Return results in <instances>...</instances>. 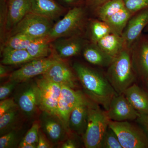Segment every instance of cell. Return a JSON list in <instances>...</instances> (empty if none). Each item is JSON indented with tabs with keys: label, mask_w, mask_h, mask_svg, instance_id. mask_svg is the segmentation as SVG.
<instances>
[{
	"label": "cell",
	"mask_w": 148,
	"mask_h": 148,
	"mask_svg": "<svg viewBox=\"0 0 148 148\" xmlns=\"http://www.w3.org/2000/svg\"><path fill=\"white\" fill-rule=\"evenodd\" d=\"M131 55L135 73L143 81L148 79V39L142 40L137 43Z\"/></svg>",
	"instance_id": "obj_14"
},
{
	"label": "cell",
	"mask_w": 148,
	"mask_h": 148,
	"mask_svg": "<svg viewBox=\"0 0 148 148\" xmlns=\"http://www.w3.org/2000/svg\"><path fill=\"white\" fill-rule=\"evenodd\" d=\"M51 147L50 144L48 143L45 137L39 132V134L38 141L37 144V148H49Z\"/></svg>",
	"instance_id": "obj_37"
},
{
	"label": "cell",
	"mask_w": 148,
	"mask_h": 148,
	"mask_svg": "<svg viewBox=\"0 0 148 148\" xmlns=\"http://www.w3.org/2000/svg\"><path fill=\"white\" fill-rule=\"evenodd\" d=\"M17 105L13 99L8 98L0 102V117L9 111L16 108Z\"/></svg>",
	"instance_id": "obj_34"
},
{
	"label": "cell",
	"mask_w": 148,
	"mask_h": 148,
	"mask_svg": "<svg viewBox=\"0 0 148 148\" xmlns=\"http://www.w3.org/2000/svg\"><path fill=\"white\" fill-rule=\"evenodd\" d=\"M110 121L106 110H102L100 105L93 101L88 102L87 126L83 135L86 148H101Z\"/></svg>",
	"instance_id": "obj_3"
},
{
	"label": "cell",
	"mask_w": 148,
	"mask_h": 148,
	"mask_svg": "<svg viewBox=\"0 0 148 148\" xmlns=\"http://www.w3.org/2000/svg\"><path fill=\"white\" fill-rule=\"evenodd\" d=\"M42 77L61 86H66L74 89L76 86L75 77L72 70L59 58L42 75Z\"/></svg>",
	"instance_id": "obj_12"
},
{
	"label": "cell",
	"mask_w": 148,
	"mask_h": 148,
	"mask_svg": "<svg viewBox=\"0 0 148 148\" xmlns=\"http://www.w3.org/2000/svg\"><path fill=\"white\" fill-rule=\"evenodd\" d=\"M63 148H75L77 147L76 144L71 140H68L63 143L62 147Z\"/></svg>",
	"instance_id": "obj_39"
},
{
	"label": "cell",
	"mask_w": 148,
	"mask_h": 148,
	"mask_svg": "<svg viewBox=\"0 0 148 148\" xmlns=\"http://www.w3.org/2000/svg\"><path fill=\"white\" fill-rule=\"evenodd\" d=\"M37 147L36 144H30L22 141L19 143L18 148H36Z\"/></svg>",
	"instance_id": "obj_40"
},
{
	"label": "cell",
	"mask_w": 148,
	"mask_h": 148,
	"mask_svg": "<svg viewBox=\"0 0 148 148\" xmlns=\"http://www.w3.org/2000/svg\"><path fill=\"white\" fill-rule=\"evenodd\" d=\"M16 82L9 81L8 82L1 86L0 87V100L1 101L6 99L15 87Z\"/></svg>",
	"instance_id": "obj_35"
},
{
	"label": "cell",
	"mask_w": 148,
	"mask_h": 148,
	"mask_svg": "<svg viewBox=\"0 0 148 148\" xmlns=\"http://www.w3.org/2000/svg\"><path fill=\"white\" fill-rule=\"evenodd\" d=\"M34 38L21 33H17L9 37L5 46L17 49H27Z\"/></svg>",
	"instance_id": "obj_27"
},
{
	"label": "cell",
	"mask_w": 148,
	"mask_h": 148,
	"mask_svg": "<svg viewBox=\"0 0 148 148\" xmlns=\"http://www.w3.org/2000/svg\"><path fill=\"white\" fill-rule=\"evenodd\" d=\"M137 120L144 127L148 134V115L140 114Z\"/></svg>",
	"instance_id": "obj_38"
},
{
	"label": "cell",
	"mask_w": 148,
	"mask_h": 148,
	"mask_svg": "<svg viewBox=\"0 0 148 148\" xmlns=\"http://www.w3.org/2000/svg\"><path fill=\"white\" fill-rule=\"evenodd\" d=\"M30 12L44 16L51 20L61 16L65 8L54 0H30Z\"/></svg>",
	"instance_id": "obj_15"
},
{
	"label": "cell",
	"mask_w": 148,
	"mask_h": 148,
	"mask_svg": "<svg viewBox=\"0 0 148 148\" xmlns=\"http://www.w3.org/2000/svg\"><path fill=\"white\" fill-rule=\"evenodd\" d=\"M8 72V69L6 67L5 65L1 64L0 65V77L2 78L6 76Z\"/></svg>",
	"instance_id": "obj_42"
},
{
	"label": "cell",
	"mask_w": 148,
	"mask_h": 148,
	"mask_svg": "<svg viewBox=\"0 0 148 148\" xmlns=\"http://www.w3.org/2000/svg\"><path fill=\"white\" fill-rule=\"evenodd\" d=\"M61 2L68 5H75L77 6L78 4L81 2L82 0H60Z\"/></svg>",
	"instance_id": "obj_41"
},
{
	"label": "cell",
	"mask_w": 148,
	"mask_h": 148,
	"mask_svg": "<svg viewBox=\"0 0 148 148\" xmlns=\"http://www.w3.org/2000/svg\"><path fill=\"white\" fill-rule=\"evenodd\" d=\"M109 119L114 121L137 120L140 116L124 94H117L112 99L108 110L106 111Z\"/></svg>",
	"instance_id": "obj_10"
},
{
	"label": "cell",
	"mask_w": 148,
	"mask_h": 148,
	"mask_svg": "<svg viewBox=\"0 0 148 148\" xmlns=\"http://www.w3.org/2000/svg\"><path fill=\"white\" fill-rule=\"evenodd\" d=\"M83 56L88 62L96 66L108 67L113 61L112 59L94 44L85 47Z\"/></svg>",
	"instance_id": "obj_22"
},
{
	"label": "cell",
	"mask_w": 148,
	"mask_h": 148,
	"mask_svg": "<svg viewBox=\"0 0 148 148\" xmlns=\"http://www.w3.org/2000/svg\"><path fill=\"white\" fill-rule=\"evenodd\" d=\"M5 28L11 31L27 13L30 12V0H7Z\"/></svg>",
	"instance_id": "obj_13"
},
{
	"label": "cell",
	"mask_w": 148,
	"mask_h": 148,
	"mask_svg": "<svg viewBox=\"0 0 148 148\" xmlns=\"http://www.w3.org/2000/svg\"><path fill=\"white\" fill-rule=\"evenodd\" d=\"M125 6L132 15L148 8V0H123Z\"/></svg>",
	"instance_id": "obj_31"
},
{
	"label": "cell",
	"mask_w": 148,
	"mask_h": 148,
	"mask_svg": "<svg viewBox=\"0 0 148 148\" xmlns=\"http://www.w3.org/2000/svg\"><path fill=\"white\" fill-rule=\"evenodd\" d=\"M101 148H123L116 134L109 126L102 140Z\"/></svg>",
	"instance_id": "obj_30"
},
{
	"label": "cell",
	"mask_w": 148,
	"mask_h": 148,
	"mask_svg": "<svg viewBox=\"0 0 148 148\" xmlns=\"http://www.w3.org/2000/svg\"><path fill=\"white\" fill-rule=\"evenodd\" d=\"M110 0H85L86 5L90 8L96 10Z\"/></svg>",
	"instance_id": "obj_36"
},
{
	"label": "cell",
	"mask_w": 148,
	"mask_h": 148,
	"mask_svg": "<svg viewBox=\"0 0 148 148\" xmlns=\"http://www.w3.org/2000/svg\"><path fill=\"white\" fill-rule=\"evenodd\" d=\"M84 10L81 6H75L68 11L62 19L53 24L48 37L51 41L60 38L78 36L84 24Z\"/></svg>",
	"instance_id": "obj_5"
},
{
	"label": "cell",
	"mask_w": 148,
	"mask_h": 148,
	"mask_svg": "<svg viewBox=\"0 0 148 148\" xmlns=\"http://www.w3.org/2000/svg\"><path fill=\"white\" fill-rule=\"evenodd\" d=\"M96 45L113 60L125 48L122 36L113 33L102 38Z\"/></svg>",
	"instance_id": "obj_19"
},
{
	"label": "cell",
	"mask_w": 148,
	"mask_h": 148,
	"mask_svg": "<svg viewBox=\"0 0 148 148\" xmlns=\"http://www.w3.org/2000/svg\"><path fill=\"white\" fill-rule=\"evenodd\" d=\"M148 24V8L138 12L130 18L122 35L125 48L130 49Z\"/></svg>",
	"instance_id": "obj_11"
},
{
	"label": "cell",
	"mask_w": 148,
	"mask_h": 148,
	"mask_svg": "<svg viewBox=\"0 0 148 148\" xmlns=\"http://www.w3.org/2000/svg\"><path fill=\"white\" fill-rule=\"evenodd\" d=\"M18 105L23 112L28 115L32 114L39 105V96L36 84H32L27 88L19 96Z\"/></svg>",
	"instance_id": "obj_20"
},
{
	"label": "cell",
	"mask_w": 148,
	"mask_h": 148,
	"mask_svg": "<svg viewBox=\"0 0 148 148\" xmlns=\"http://www.w3.org/2000/svg\"><path fill=\"white\" fill-rule=\"evenodd\" d=\"M145 29V31H146V32H148V24Z\"/></svg>",
	"instance_id": "obj_44"
},
{
	"label": "cell",
	"mask_w": 148,
	"mask_h": 148,
	"mask_svg": "<svg viewBox=\"0 0 148 148\" xmlns=\"http://www.w3.org/2000/svg\"><path fill=\"white\" fill-rule=\"evenodd\" d=\"M130 49L125 48L108 66L107 78L118 94H123L134 84L135 72Z\"/></svg>",
	"instance_id": "obj_2"
},
{
	"label": "cell",
	"mask_w": 148,
	"mask_h": 148,
	"mask_svg": "<svg viewBox=\"0 0 148 148\" xmlns=\"http://www.w3.org/2000/svg\"><path fill=\"white\" fill-rule=\"evenodd\" d=\"M125 8L123 0H110L98 8L96 10L100 19L105 21L112 15Z\"/></svg>",
	"instance_id": "obj_26"
},
{
	"label": "cell",
	"mask_w": 148,
	"mask_h": 148,
	"mask_svg": "<svg viewBox=\"0 0 148 148\" xmlns=\"http://www.w3.org/2000/svg\"><path fill=\"white\" fill-rule=\"evenodd\" d=\"M17 116V112L14 109L9 111L0 117V133L3 135L13 125Z\"/></svg>",
	"instance_id": "obj_29"
},
{
	"label": "cell",
	"mask_w": 148,
	"mask_h": 148,
	"mask_svg": "<svg viewBox=\"0 0 148 148\" xmlns=\"http://www.w3.org/2000/svg\"><path fill=\"white\" fill-rule=\"evenodd\" d=\"M34 60L27 49H17L5 46L3 50L1 64L17 65L26 64Z\"/></svg>",
	"instance_id": "obj_21"
},
{
	"label": "cell",
	"mask_w": 148,
	"mask_h": 148,
	"mask_svg": "<svg viewBox=\"0 0 148 148\" xmlns=\"http://www.w3.org/2000/svg\"><path fill=\"white\" fill-rule=\"evenodd\" d=\"M60 38L54 43L53 47L60 58H66L77 55L84 47V41L78 36Z\"/></svg>",
	"instance_id": "obj_16"
},
{
	"label": "cell",
	"mask_w": 148,
	"mask_h": 148,
	"mask_svg": "<svg viewBox=\"0 0 148 148\" xmlns=\"http://www.w3.org/2000/svg\"><path fill=\"white\" fill-rule=\"evenodd\" d=\"M88 102L87 100L77 105L69 116V127L80 135H84L87 126Z\"/></svg>",
	"instance_id": "obj_18"
},
{
	"label": "cell",
	"mask_w": 148,
	"mask_h": 148,
	"mask_svg": "<svg viewBox=\"0 0 148 148\" xmlns=\"http://www.w3.org/2000/svg\"><path fill=\"white\" fill-rule=\"evenodd\" d=\"M132 16L126 8H125L104 21L109 25L113 33L122 36L128 21Z\"/></svg>",
	"instance_id": "obj_23"
},
{
	"label": "cell",
	"mask_w": 148,
	"mask_h": 148,
	"mask_svg": "<svg viewBox=\"0 0 148 148\" xmlns=\"http://www.w3.org/2000/svg\"><path fill=\"white\" fill-rule=\"evenodd\" d=\"M143 82H144V84H145V86L146 88H147V92L148 93V79L144 81Z\"/></svg>",
	"instance_id": "obj_43"
},
{
	"label": "cell",
	"mask_w": 148,
	"mask_h": 148,
	"mask_svg": "<svg viewBox=\"0 0 148 148\" xmlns=\"http://www.w3.org/2000/svg\"><path fill=\"white\" fill-rule=\"evenodd\" d=\"M58 58L48 57L29 61L20 69L12 72L10 75L9 80L18 83L27 81L40 75H42Z\"/></svg>",
	"instance_id": "obj_9"
},
{
	"label": "cell",
	"mask_w": 148,
	"mask_h": 148,
	"mask_svg": "<svg viewBox=\"0 0 148 148\" xmlns=\"http://www.w3.org/2000/svg\"><path fill=\"white\" fill-rule=\"evenodd\" d=\"M16 135L13 131L7 132L0 138V148L13 147L16 144Z\"/></svg>",
	"instance_id": "obj_33"
},
{
	"label": "cell",
	"mask_w": 148,
	"mask_h": 148,
	"mask_svg": "<svg viewBox=\"0 0 148 148\" xmlns=\"http://www.w3.org/2000/svg\"><path fill=\"white\" fill-rule=\"evenodd\" d=\"M83 93L79 90L61 85V94L58 104V117L65 125L69 127V116L72 110L80 103L87 101Z\"/></svg>",
	"instance_id": "obj_8"
},
{
	"label": "cell",
	"mask_w": 148,
	"mask_h": 148,
	"mask_svg": "<svg viewBox=\"0 0 148 148\" xmlns=\"http://www.w3.org/2000/svg\"><path fill=\"white\" fill-rule=\"evenodd\" d=\"M54 117L50 115V117L47 118L43 122L42 126L51 140L57 142L63 138L64 131L60 122L54 119Z\"/></svg>",
	"instance_id": "obj_25"
},
{
	"label": "cell",
	"mask_w": 148,
	"mask_h": 148,
	"mask_svg": "<svg viewBox=\"0 0 148 148\" xmlns=\"http://www.w3.org/2000/svg\"><path fill=\"white\" fill-rule=\"evenodd\" d=\"M109 127L116 134L123 148H148V136L141 127L128 121H110Z\"/></svg>",
	"instance_id": "obj_4"
},
{
	"label": "cell",
	"mask_w": 148,
	"mask_h": 148,
	"mask_svg": "<svg viewBox=\"0 0 148 148\" xmlns=\"http://www.w3.org/2000/svg\"><path fill=\"white\" fill-rule=\"evenodd\" d=\"M40 126L38 123H35L27 132L22 141L30 144H38Z\"/></svg>",
	"instance_id": "obj_32"
},
{
	"label": "cell",
	"mask_w": 148,
	"mask_h": 148,
	"mask_svg": "<svg viewBox=\"0 0 148 148\" xmlns=\"http://www.w3.org/2000/svg\"><path fill=\"white\" fill-rule=\"evenodd\" d=\"M53 25L49 18L29 12L11 31L10 36L21 33L34 38H44L48 36Z\"/></svg>",
	"instance_id": "obj_6"
},
{
	"label": "cell",
	"mask_w": 148,
	"mask_h": 148,
	"mask_svg": "<svg viewBox=\"0 0 148 148\" xmlns=\"http://www.w3.org/2000/svg\"><path fill=\"white\" fill-rule=\"evenodd\" d=\"M73 69L83 87L92 101L108 110L112 99L118 94L107 77L87 66L75 63Z\"/></svg>",
	"instance_id": "obj_1"
},
{
	"label": "cell",
	"mask_w": 148,
	"mask_h": 148,
	"mask_svg": "<svg viewBox=\"0 0 148 148\" xmlns=\"http://www.w3.org/2000/svg\"><path fill=\"white\" fill-rule=\"evenodd\" d=\"M36 84L39 96V107L47 114L58 117V104L61 86L42 77Z\"/></svg>",
	"instance_id": "obj_7"
},
{
	"label": "cell",
	"mask_w": 148,
	"mask_h": 148,
	"mask_svg": "<svg viewBox=\"0 0 148 148\" xmlns=\"http://www.w3.org/2000/svg\"><path fill=\"white\" fill-rule=\"evenodd\" d=\"M51 41L48 36L37 38L31 43L27 50L34 59L48 57L51 52Z\"/></svg>",
	"instance_id": "obj_24"
},
{
	"label": "cell",
	"mask_w": 148,
	"mask_h": 148,
	"mask_svg": "<svg viewBox=\"0 0 148 148\" xmlns=\"http://www.w3.org/2000/svg\"><path fill=\"white\" fill-rule=\"evenodd\" d=\"M90 28L91 41L94 44L96 45L100 40L106 35L113 33L108 24L101 20L92 21Z\"/></svg>",
	"instance_id": "obj_28"
},
{
	"label": "cell",
	"mask_w": 148,
	"mask_h": 148,
	"mask_svg": "<svg viewBox=\"0 0 148 148\" xmlns=\"http://www.w3.org/2000/svg\"><path fill=\"white\" fill-rule=\"evenodd\" d=\"M123 94L138 113L148 115V93L146 90L133 84Z\"/></svg>",
	"instance_id": "obj_17"
}]
</instances>
